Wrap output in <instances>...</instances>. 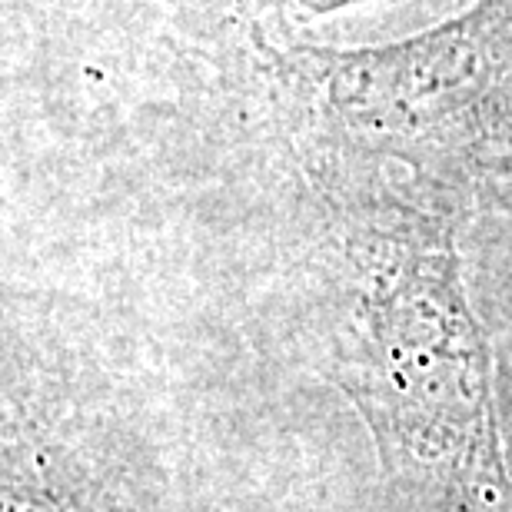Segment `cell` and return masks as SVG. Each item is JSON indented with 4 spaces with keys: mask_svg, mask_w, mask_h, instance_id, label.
<instances>
[{
    "mask_svg": "<svg viewBox=\"0 0 512 512\" xmlns=\"http://www.w3.org/2000/svg\"><path fill=\"white\" fill-rule=\"evenodd\" d=\"M276 7V14H286L293 10L296 17H313V14H326V10H336L343 4H353V0H270Z\"/></svg>",
    "mask_w": 512,
    "mask_h": 512,
    "instance_id": "cell-1",
    "label": "cell"
}]
</instances>
